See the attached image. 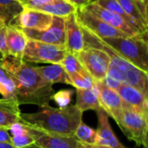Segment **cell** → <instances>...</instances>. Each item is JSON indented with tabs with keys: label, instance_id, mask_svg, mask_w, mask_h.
Instances as JSON below:
<instances>
[{
	"label": "cell",
	"instance_id": "1f68e13d",
	"mask_svg": "<svg viewBox=\"0 0 148 148\" xmlns=\"http://www.w3.org/2000/svg\"><path fill=\"white\" fill-rule=\"evenodd\" d=\"M8 130H9V132H10V134L11 136L23 134H24V133L27 132V129H26L25 125L23 124V123H21V122H16V123L11 125Z\"/></svg>",
	"mask_w": 148,
	"mask_h": 148
},
{
	"label": "cell",
	"instance_id": "277c9868",
	"mask_svg": "<svg viewBox=\"0 0 148 148\" xmlns=\"http://www.w3.org/2000/svg\"><path fill=\"white\" fill-rule=\"evenodd\" d=\"M101 39L136 68L148 73L147 33L134 36Z\"/></svg>",
	"mask_w": 148,
	"mask_h": 148
},
{
	"label": "cell",
	"instance_id": "603a6c76",
	"mask_svg": "<svg viewBox=\"0 0 148 148\" xmlns=\"http://www.w3.org/2000/svg\"><path fill=\"white\" fill-rule=\"evenodd\" d=\"M23 10L18 0H0V20L9 25Z\"/></svg>",
	"mask_w": 148,
	"mask_h": 148
},
{
	"label": "cell",
	"instance_id": "484cf974",
	"mask_svg": "<svg viewBox=\"0 0 148 148\" xmlns=\"http://www.w3.org/2000/svg\"><path fill=\"white\" fill-rule=\"evenodd\" d=\"M71 82V86H74L76 89H88L94 86L95 81L90 75L85 70L80 73H75L69 75Z\"/></svg>",
	"mask_w": 148,
	"mask_h": 148
},
{
	"label": "cell",
	"instance_id": "f1b7e54d",
	"mask_svg": "<svg viewBox=\"0 0 148 148\" xmlns=\"http://www.w3.org/2000/svg\"><path fill=\"white\" fill-rule=\"evenodd\" d=\"M95 3H97L98 5L108 10H111V11H114L119 15H121L125 20H127L128 23H130L132 24V23L130 22L129 18L127 17V16L125 14L124 10H122V8L121 7L120 3H118L117 0H93ZM133 25V24H132Z\"/></svg>",
	"mask_w": 148,
	"mask_h": 148
},
{
	"label": "cell",
	"instance_id": "8d00e7d4",
	"mask_svg": "<svg viewBox=\"0 0 148 148\" xmlns=\"http://www.w3.org/2000/svg\"><path fill=\"white\" fill-rule=\"evenodd\" d=\"M0 148H15L10 142H0Z\"/></svg>",
	"mask_w": 148,
	"mask_h": 148
},
{
	"label": "cell",
	"instance_id": "74e56055",
	"mask_svg": "<svg viewBox=\"0 0 148 148\" xmlns=\"http://www.w3.org/2000/svg\"><path fill=\"white\" fill-rule=\"evenodd\" d=\"M23 148H42V147H39V146H37V145H36L35 143H33V144L29 145V146H27V147H23Z\"/></svg>",
	"mask_w": 148,
	"mask_h": 148
},
{
	"label": "cell",
	"instance_id": "5bb4252c",
	"mask_svg": "<svg viewBox=\"0 0 148 148\" xmlns=\"http://www.w3.org/2000/svg\"><path fill=\"white\" fill-rule=\"evenodd\" d=\"M84 39L76 14L65 17V49L69 53L78 54L84 49Z\"/></svg>",
	"mask_w": 148,
	"mask_h": 148
},
{
	"label": "cell",
	"instance_id": "44dd1931",
	"mask_svg": "<svg viewBox=\"0 0 148 148\" xmlns=\"http://www.w3.org/2000/svg\"><path fill=\"white\" fill-rule=\"evenodd\" d=\"M75 106L82 112L87 110L98 111L101 108L98 92L95 86L88 89H76V102Z\"/></svg>",
	"mask_w": 148,
	"mask_h": 148
},
{
	"label": "cell",
	"instance_id": "30bf717a",
	"mask_svg": "<svg viewBox=\"0 0 148 148\" xmlns=\"http://www.w3.org/2000/svg\"><path fill=\"white\" fill-rule=\"evenodd\" d=\"M76 17L79 23L95 35L101 38L106 37H126L128 36L123 32L109 26L100 18L90 13L85 7H80L76 9Z\"/></svg>",
	"mask_w": 148,
	"mask_h": 148
},
{
	"label": "cell",
	"instance_id": "83f0119b",
	"mask_svg": "<svg viewBox=\"0 0 148 148\" xmlns=\"http://www.w3.org/2000/svg\"><path fill=\"white\" fill-rule=\"evenodd\" d=\"M73 95V89H62L58 92L54 93L51 100H53L59 108H64L70 105Z\"/></svg>",
	"mask_w": 148,
	"mask_h": 148
},
{
	"label": "cell",
	"instance_id": "e575fe53",
	"mask_svg": "<svg viewBox=\"0 0 148 148\" xmlns=\"http://www.w3.org/2000/svg\"><path fill=\"white\" fill-rule=\"evenodd\" d=\"M67 1L72 3L76 8H80V7L87 6L92 0H67Z\"/></svg>",
	"mask_w": 148,
	"mask_h": 148
},
{
	"label": "cell",
	"instance_id": "d4e9b609",
	"mask_svg": "<svg viewBox=\"0 0 148 148\" xmlns=\"http://www.w3.org/2000/svg\"><path fill=\"white\" fill-rule=\"evenodd\" d=\"M75 138L81 143L94 145L97 144V132L82 121L74 134Z\"/></svg>",
	"mask_w": 148,
	"mask_h": 148
},
{
	"label": "cell",
	"instance_id": "60d3db41",
	"mask_svg": "<svg viewBox=\"0 0 148 148\" xmlns=\"http://www.w3.org/2000/svg\"><path fill=\"white\" fill-rule=\"evenodd\" d=\"M3 24V22H2V21L0 20V26H2Z\"/></svg>",
	"mask_w": 148,
	"mask_h": 148
},
{
	"label": "cell",
	"instance_id": "7402d4cb",
	"mask_svg": "<svg viewBox=\"0 0 148 148\" xmlns=\"http://www.w3.org/2000/svg\"><path fill=\"white\" fill-rule=\"evenodd\" d=\"M76 7L67 0H53L52 2L41 6L37 10H41L55 16L66 17L76 12Z\"/></svg>",
	"mask_w": 148,
	"mask_h": 148
},
{
	"label": "cell",
	"instance_id": "2e32d148",
	"mask_svg": "<svg viewBox=\"0 0 148 148\" xmlns=\"http://www.w3.org/2000/svg\"><path fill=\"white\" fill-rule=\"evenodd\" d=\"M98 116L97 127V144L112 148H128L124 146L116 137L108 121V115L102 109L96 111Z\"/></svg>",
	"mask_w": 148,
	"mask_h": 148
},
{
	"label": "cell",
	"instance_id": "6da1fadb",
	"mask_svg": "<svg viewBox=\"0 0 148 148\" xmlns=\"http://www.w3.org/2000/svg\"><path fill=\"white\" fill-rule=\"evenodd\" d=\"M0 65L12 76L16 86V99L19 105L49 104L55 93L52 84L44 81L35 67L11 56L3 58Z\"/></svg>",
	"mask_w": 148,
	"mask_h": 148
},
{
	"label": "cell",
	"instance_id": "5b68a950",
	"mask_svg": "<svg viewBox=\"0 0 148 148\" xmlns=\"http://www.w3.org/2000/svg\"><path fill=\"white\" fill-rule=\"evenodd\" d=\"M116 123L127 139L137 146L147 148L148 115L123 102L122 111Z\"/></svg>",
	"mask_w": 148,
	"mask_h": 148
},
{
	"label": "cell",
	"instance_id": "9a60e30c",
	"mask_svg": "<svg viewBox=\"0 0 148 148\" xmlns=\"http://www.w3.org/2000/svg\"><path fill=\"white\" fill-rule=\"evenodd\" d=\"M132 24L142 33H147V6L140 0H117Z\"/></svg>",
	"mask_w": 148,
	"mask_h": 148
},
{
	"label": "cell",
	"instance_id": "ab89813d",
	"mask_svg": "<svg viewBox=\"0 0 148 148\" xmlns=\"http://www.w3.org/2000/svg\"><path fill=\"white\" fill-rule=\"evenodd\" d=\"M140 2H142L145 5H147V3H148V0H140Z\"/></svg>",
	"mask_w": 148,
	"mask_h": 148
},
{
	"label": "cell",
	"instance_id": "d6a6232c",
	"mask_svg": "<svg viewBox=\"0 0 148 148\" xmlns=\"http://www.w3.org/2000/svg\"><path fill=\"white\" fill-rule=\"evenodd\" d=\"M103 83L108 87V88H111V89H114V90H115V91H117V89L120 88V86L122 84V82H119V81H117V80H115V79H114V78H111V77H109V76H108V75H106L105 76V78L103 79Z\"/></svg>",
	"mask_w": 148,
	"mask_h": 148
},
{
	"label": "cell",
	"instance_id": "e0dca14e",
	"mask_svg": "<svg viewBox=\"0 0 148 148\" xmlns=\"http://www.w3.org/2000/svg\"><path fill=\"white\" fill-rule=\"evenodd\" d=\"M117 92L125 104L148 115V98L142 92L125 83L120 86Z\"/></svg>",
	"mask_w": 148,
	"mask_h": 148
},
{
	"label": "cell",
	"instance_id": "3957f363",
	"mask_svg": "<svg viewBox=\"0 0 148 148\" xmlns=\"http://www.w3.org/2000/svg\"><path fill=\"white\" fill-rule=\"evenodd\" d=\"M81 25V24H80ZM84 45L104 51L109 57V67L118 72L123 83L136 88L148 98V73L136 68L127 60L116 53L99 36L81 25Z\"/></svg>",
	"mask_w": 148,
	"mask_h": 148
},
{
	"label": "cell",
	"instance_id": "8992f818",
	"mask_svg": "<svg viewBox=\"0 0 148 148\" xmlns=\"http://www.w3.org/2000/svg\"><path fill=\"white\" fill-rule=\"evenodd\" d=\"M67 53L65 46H58L28 39L23 55V61L26 62L60 64Z\"/></svg>",
	"mask_w": 148,
	"mask_h": 148
},
{
	"label": "cell",
	"instance_id": "8fae6325",
	"mask_svg": "<svg viewBox=\"0 0 148 148\" xmlns=\"http://www.w3.org/2000/svg\"><path fill=\"white\" fill-rule=\"evenodd\" d=\"M27 132L33 138L35 144L42 148H77L78 140L75 136H65L48 133L25 125Z\"/></svg>",
	"mask_w": 148,
	"mask_h": 148
},
{
	"label": "cell",
	"instance_id": "836d02e7",
	"mask_svg": "<svg viewBox=\"0 0 148 148\" xmlns=\"http://www.w3.org/2000/svg\"><path fill=\"white\" fill-rule=\"evenodd\" d=\"M11 135L8 129L0 128V142H10Z\"/></svg>",
	"mask_w": 148,
	"mask_h": 148
},
{
	"label": "cell",
	"instance_id": "4316f807",
	"mask_svg": "<svg viewBox=\"0 0 148 148\" xmlns=\"http://www.w3.org/2000/svg\"><path fill=\"white\" fill-rule=\"evenodd\" d=\"M60 64L62 66V68L68 74V75L75 74V73H80L85 70V69L82 67L81 62L78 61L75 55L69 53V52L67 53L66 56L61 62Z\"/></svg>",
	"mask_w": 148,
	"mask_h": 148
},
{
	"label": "cell",
	"instance_id": "ba28073f",
	"mask_svg": "<svg viewBox=\"0 0 148 148\" xmlns=\"http://www.w3.org/2000/svg\"><path fill=\"white\" fill-rule=\"evenodd\" d=\"M21 29L29 40L39 41L58 46H65V17L53 16L52 24L43 30L28 29Z\"/></svg>",
	"mask_w": 148,
	"mask_h": 148
},
{
	"label": "cell",
	"instance_id": "b9f144b4",
	"mask_svg": "<svg viewBox=\"0 0 148 148\" xmlns=\"http://www.w3.org/2000/svg\"><path fill=\"white\" fill-rule=\"evenodd\" d=\"M92 1H93V0H92Z\"/></svg>",
	"mask_w": 148,
	"mask_h": 148
},
{
	"label": "cell",
	"instance_id": "d590c367",
	"mask_svg": "<svg viewBox=\"0 0 148 148\" xmlns=\"http://www.w3.org/2000/svg\"><path fill=\"white\" fill-rule=\"evenodd\" d=\"M77 148H112L107 146H102L100 144H94V145H88V144H84V143H81L78 142V146Z\"/></svg>",
	"mask_w": 148,
	"mask_h": 148
},
{
	"label": "cell",
	"instance_id": "52a82bcc",
	"mask_svg": "<svg viewBox=\"0 0 148 148\" xmlns=\"http://www.w3.org/2000/svg\"><path fill=\"white\" fill-rule=\"evenodd\" d=\"M75 56L94 81H103L110 62L108 56L104 51L85 46L81 52L75 54Z\"/></svg>",
	"mask_w": 148,
	"mask_h": 148
},
{
	"label": "cell",
	"instance_id": "cb8c5ba5",
	"mask_svg": "<svg viewBox=\"0 0 148 148\" xmlns=\"http://www.w3.org/2000/svg\"><path fill=\"white\" fill-rule=\"evenodd\" d=\"M0 95L4 99H16V86L12 76L0 65Z\"/></svg>",
	"mask_w": 148,
	"mask_h": 148
},
{
	"label": "cell",
	"instance_id": "7c38bea8",
	"mask_svg": "<svg viewBox=\"0 0 148 148\" xmlns=\"http://www.w3.org/2000/svg\"><path fill=\"white\" fill-rule=\"evenodd\" d=\"M52 22L53 16L50 14L34 9L23 8L10 24L19 29L43 30L48 29Z\"/></svg>",
	"mask_w": 148,
	"mask_h": 148
},
{
	"label": "cell",
	"instance_id": "4dcf8cb0",
	"mask_svg": "<svg viewBox=\"0 0 148 148\" xmlns=\"http://www.w3.org/2000/svg\"><path fill=\"white\" fill-rule=\"evenodd\" d=\"M0 52L5 57L9 56L7 43H6V25L3 24L0 26Z\"/></svg>",
	"mask_w": 148,
	"mask_h": 148
},
{
	"label": "cell",
	"instance_id": "d6986e66",
	"mask_svg": "<svg viewBox=\"0 0 148 148\" xmlns=\"http://www.w3.org/2000/svg\"><path fill=\"white\" fill-rule=\"evenodd\" d=\"M21 111L16 99H0V128L9 129L16 122H20Z\"/></svg>",
	"mask_w": 148,
	"mask_h": 148
},
{
	"label": "cell",
	"instance_id": "ac0fdd59",
	"mask_svg": "<svg viewBox=\"0 0 148 148\" xmlns=\"http://www.w3.org/2000/svg\"><path fill=\"white\" fill-rule=\"evenodd\" d=\"M28 38L18 28L9 24L6 25V43L9 56L23 60V55Z\"/></svg>",
	"mask_w": 148,
	"mask_h": 148
},
{
	"label": "cell",
	"instance_id": "9c48e42d",
	"mask_svg": "<svg viewBox=\"0 0 148 148\" xmlns=\"http://www.w3.org/2000/svg\"><path fill=\"white\" fill-rule=\"evenodd\" d=\"M85 8L90 13L100 18L101 21H103L109 26L123 32L128 36H134L143 34L134 25L125 20L121 15L98 5L94 1H91L87 6H85Z\"/></svg>",
	"mask_w": 148,
	"mask_h": 148
},
{
	"label": "cell",
	"instance_id": "ffe728a7",
	"mask_svg": "<svg viewBox=\"0 0 148 148\" xmlns=\"http://www.w3.org/2000/svg\"><path fill=\"white\" fill-rule=\"evenodd\" d=\"M37 74L47 82L51 83H64L71 85L69 77L62 66L59 63L50 64L49 66L43 67H35Z\"/></svg>",
	"mask_w": 148,
	"mask_h": 148
},
{
	"label": "cell",
	"instance_id": "7a4b0ae2",
	"mask_svg": "<svg viewBox=\"0 0 148 148\" xmlns=\"http://www.w3.org/2000/svg\"><path fill=\"white\" fill-rule=\"evenodd\" d=\"M38 108L36 113H21L20 122L48 133L74 136L76 127L82 121L83 112L75 105L53 108L49 104H44Z\"/></svg>",
	"mask_w": 148,
	"mask_h": 148
},
{
	"label": "cell",
	"instance_id": "f35d334b",
	"mask_svg": "<svg viewBox=\"0 0 148 148\" xmlns=\"http://www.w3.org/2000/svg\"><path fill=\"white\" fill-rule=\"evenodd\" d=\"M3 58H4V56H3V54H2V53L0 52V63H1L2 62H3Z\"/></svg>",
	"mask_w": 148,
	"mask_h": 148
},
{
	"label": "cell",
	"instance_id": "f546056e",
	"mask_svg": "<svg viewBox=\"0 0 148 148\" xmlns=\"http://www.w3.org/2000/svg\"><path fill=\"white\" fill-rule=\"evenodd\" d=\"M10 143L15 148H23L35 143V141L33 138L29 135V134L26 132L23 134L11 136Z\"/></svg>",
	"mask_w": 148,
	"mask_h": 148
},
{
	"label": "cell",
	"instance_id": "4fadbf2b",
	"mask_svg": "<svg viewBox=\"0 0 148 148\" xmlns=\"http://www.w3.org/2000/svg\"><path fill=\"white\" fill-rule=\"evenodd\" d=\"M95 86L98 92L101 108L116 121L123 108V101L118 92L108 88L102 81H95Z\"/></svg>",
	"mask_w": 148,
	"mask_h": 148
}]
</instances>
